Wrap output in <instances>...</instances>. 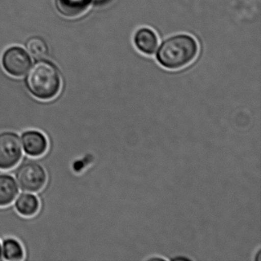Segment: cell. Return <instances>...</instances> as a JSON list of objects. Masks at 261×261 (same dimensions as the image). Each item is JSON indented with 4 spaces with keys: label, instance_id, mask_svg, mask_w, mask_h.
I'll list each match as a JSON object with an SVG mask.
<instances>
[{
    "label": "cell",
    "instance_id": "cell-13",
    "mask_svg": "<svg viewBox=\"0 0 261 261\" xmlns=\"http://www.w3.org/2000/svg\"><path fill=\"white\" fill-rule=\"evenodd\" d=\"M2 259V246H1V242H0V259Z\"/></svg>",
    "mask_w": 261,
    "mask_h": 261
},
{
    "label": "cell",
    "instance_id": "cell-10",
    "mask_svg": "<svg viewBox=\"0 0 261 261\" xmlns=\"http://www.w3.org/2000/svg\"><path fill=\"white\" fill-rule=\"evenodd\" d=\"M2 258L6 260H22L25 256V250L21 243L16 238H8L1 243Z\"/></svg>",
    "mask_w": 261,
    "mask_h": 261
},
{
    "label": "cell",
    "instance_id": "cell-4",
    "mask_svg": "<svg viewBox=\"0 0 261 261\" xmlns=\"http://www.w3.org/2000/svg\"><path fill=\"white\" fill-rule=\"evenodd\" d=\"M23 155L20 137L13 131L0 132V169L16 167Z\"/></svg>",
    "mask_w": 261,
    "mask_h": 261
},
{
    "label": "cell",
    "instance_id": "cell-3",
    "mask_svg": "<svg viewBox=\"0 0 261 261\" xmlns=\"http://www.w3.org/2000/svg\"><path fill=\"white\" fill-rule=\"evenodd\" d=\"M15 175L18 186L24 192H39L46 184V171L42 164L35 160H25L21 163Z\"/></svg>",
    "mask_w": 261,
    "mask_h": 261
},
{
    "label": "cell",
    "instance_id": "cell-5",
    "mask_svg": "<svg viewBox=\"0 0 261 261\" xmlns=\"http://www.w3.org/2000/svg\"><path fill=\"white\" fill-rule=\"evenodd\" d=\"M3 65L9 74L15 77H21L30 70L32 60L25 50L14 47L6 51Z\"/></svg>",
    "mask_w": 261,
    "mask_h": 261
},
{
    "label": "cell",
    "instance_id": "cell-6",
    "mask_svg": "<svg viewBox=\"0 0 261 261\" xmlns=\"http://www.w3.org/2000/svg\"><path fill=\"white\" fill-rule=\"evenodd\" d=\"M20 139L22 149L29 156H42L48 149V139L41 131L29 129L22 133Z\"/></svg>",
    "mask_w": 261,
    "mask_h": 261
},
{
    "label": "cell",
    "instance_id": "cell-9",
    "mask_svg": "<svg viewBox=\"0 0 261 261\" xmlns=\"http://www.w3.org/2000/svg\"><path fill=\"white\" fill-rule=\"evenodd\" d=\"M135 44L138 49L144 54H153L158 46V39L152 30L141 29L136 34Z\"/></svg>",
    "mask_w": 261,
    "mask_h": 261
},
{
    "label": "cell",
    "instance_id": "cell-2",
    "mask_svg": "<svg viewBox=\"0 0 261 261\" xmlns=\"http://www.w3.org/2000/svg\"><path fill=\"white\" fill-rule=\"evenodd\" d=\"M27 86L36 98L51 100L60 91L62 79L54 65L48 62H39L30 71L27 77Z\"/></svg>",
    "mask_w": 261,
    "mask_h": 261
},
{
    "label": "cell",
    "instance_id": "cell-12",
    "mask_svg": "<svg viewBox=\"0 0 261 261\" xmlns=\"http://www.w3.org/2000/svg\"><path fill=\"white\" fill-rule=\"evenodd\" d=\"M27 48L30 54L37 59H43L48 53V46L43 39L33 38L27 43Z\"/></svg>",
    "mask_w": 261,
    "mask_h": 261
},
{
    "label": "cell",
    "instance_id": "cell-1",
    "mask_svg": "<svg viewBox=\"0 0 261 261\" xmlns=\"http://www.w3.org/2000/svg\"><path fill=\"white\" fill-rule=\"evenodd\" d=\"M198 51V44L192 36L178 35L163 42L157 53V59L165 68L179 69L192 63Z\"/></svg>",
    "mask_w": 261,
    "mask_h": 261
},
{
    "label": "cell",
    "instance_id": "cell-7",
    "mask_svg": "<svg viewBox=\"0 0 261 261\" xmlns=\"http://www.w3.org/2000/svg\"><path fill=\"white\" fill-rule=\"evenodd\" d=\"M19 192V187L14 177L9 174H0V207L11 204Z\"/></svg>",
    "mask_w": 261,
    "mask_h": 261
},
{
    "label": "cell",
    "instance_id": "cell-11",
    "mask_svg": "<svg viewBox=\"0 0 261 261\" xmlns=\"http://www.w3.org/2000/svg\"><path fill=\"white\" fill-rule=\"evenodd\" d=\"M88 0H58L60 11L68 16L80 14L86 8Z\"/></svg>",
    "mask_w": 261,
    "mask_h": 261
},
{
    "label": "cell",
    "instance_id": "cell-8",
    "mask_svg": "<svg viewBox=\"0 0 261 261\" xmlns=\"http://www.w3.org/2000/svg\"><path fill=\"white\" fill-rule=\"evenodd\" d=\"M14 206L16 212L22 216L33 217L39 212L40 202L34 194L23 192L16 198Z\"/></svg>",
    "mask_w": 261,
    "mask_h": 261
}]
</instances>
